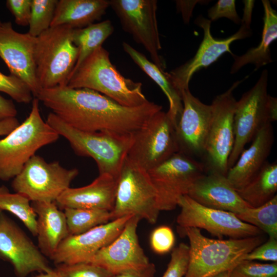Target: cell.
Wrapping results in <instances>:
<instances>
[{
	"label": "cell",
	"instance_id": "27",
	"mask_svg": "<svg viewBox=\"0 0 277 277\" xmlns=\"http://www.w3.org/2000/svg\"><path fill=\"white\" fill-rule=\"evenodd\" d=\"M122 45L125 52L160 87L167 96L169 104L167 112L176 127L183 111V102L181 94L168 78L167 72L161 70L144 54L128 43L123 42Z\"/></svg>",
	"mask_w": 277,
	"mask_h": 277
},
{
	"label": "cell",
	"instance_id": "38",
	"mask_svg": "<svg viewBox=\"0 0 277 277\" xmlns=\"http://www.w3.org/2000/svg\"><path fill=\"white\" fill-rule=\"evenodd\" d=\"M150 241L153 251L157 254H163L172 249L175 243V236L170 227L163 225L153 230Z\"/></svg>",
	"mask_w": 277,
	"mask_h": 277
},
{
	"label": "cell",
	"instance_id": "37",
	"mask_svg": "<svg viewBox=\"0 0 277 277\" xmlns=\"http://www.w3.org/2000/svg\"><path fill=\"white\" fill-rule=\"evenodd\" d=\"M189 262V247L182 243L173 249L170 262L162 277H184Z\"/></svg>",
	"mask_w": 277,
	"mask_h": 277
},
{
	"label": "cell",
	"instance_id": "12",
	"mask_svg": "<svg viewBox=\"0 0 277 277\" xmlns=\"http://www.w3.org/2000/svg\"><path fill=\"white\" fill-rule=\"evenodd\" d=\"M148 172L160 210L170 211L176 207L182 196L188 194L205 170L201 161L178 152Z\"/></svg>",
	"mask_w": 277,
	"mask_h": 277
},
{
	"label": "cell",
	"instance_id": "5",
	"mask_svg": "<svg viewBox=\"0 0 277 277\" xmlns=\"http://www.w3.org/2000/svg\"><path fill=\"white\" fill-rule=\"evenodd\" d=\"M39 100L32 101L26 120L0 140V180L14 179L43 147L56 142L59 134L42 117Z\"/></svg>",
	"mask_w": 277,
	"mask_h": 277
},
{
	"label": "cell",
	"instance_id": "23",
	"mask_svg": "<svg viewBox=\"0 0 277 277\" xmlns=\"http://www.w3.org/2000/svg\"><path fill=\"white\" fill-rule=\"evenodd\" d=\"M274 141L272 124L264 126L252 140L250 146L244 149L226 177L236 190L247 184L267 162Z\"/></svg>",
	"mask_w": 277,
	"mask_h": 277
},
{
	"label": "cell",
	"instance_id": "42",
	"mask_svg": "<svg viewBox=\"0 0 277 277\" xmlns=\"http://www.w3.org/2000/svg\"><path fill=\"white\" fill-rule=\"evenodd\" d=\"M208 1H175L176 8L181 13L185 24L189 23L193 10L197 4H205Z\"/></svg>",
	"mask_w": 277,
	"mask_h": 277
},
{
	"label": "cell",
	"instance_id": "21",
	"mask_svg": "<svg viewBox=\"0 0 277 277\" xmlns=\"http://www.w3.org/2000/svg\"><path fill=\"white\" fill-rule=\"evenodd\" d=\"M207 207L239 214L251 207L240 196L226 175L205 173L193 183L188 194Z\"/></svg>",
	"mask_w": 277,
	"mask_h": 277
},
{
	"label": "cell",
	"instance_id": "28",
	"mask_svg": "<svg viewBox=\"0 0 277 277\" xmlns=\"http://www.w3.org/2000/svg\"><path fill=\"white\" fill-rule=\"evenodd\" d=\"M236 191L252 207H258L270 201L276 195V162H267L247 184Z\"/></svg>",
	"mask_w": 277,
	"mask_h": 277
},
{
	"label": "cell",
	"instance_id": "35",
	"mask_svg": "<svg viewBox=\"0 0 277 277\" xmlns=\"http://www.w3.org/2000/svg\"><path fill=\"white\" fill-rule=\"evenodd\" d=\"M0 91L7 94L17 103L28 104L33 94L27 85L16 76L0 72Z\"/></svg>",
	"mask_w": 277,
	"mask_h": 277
},
{
	"label": "cell",
	"instance_id": "10",
	"mask_svg": "<svg viewBox=\"0 0 277 277\" xmlns=\"http://www.w3.org/2000/svg\"><path fill=\"white\" fill-rule=\"evenodd\" d=\"M78 172L76 168L67 169L58 162H47L35 154L13 179L11 186L31 202H55Z\"/></svg>",
	"mask_w": 277,
	"mask_h": 277
},
{
	"label": "cell",
	"instance_id": "16",
	"mask_svg": "<svg viewBox=\"0 0 277 277\" xmlns=\"http://www.w3.org/2000/svg\"><path fill=\"white\" fill-rule=\"evenodd\" d=\"M211 22L202 15L196 18L194 24L203 29L204 36L195 54L185 63L167 72L168 78L181 95L183 90L189 89L190 81L196 72L207 68L225 53L232 55L230 50L232 43L249 37L252 34L251 29L241 26L232 35L225 38H215L211 33Z\"/></svg>",
	"mask_w": 277,
	"mask_h": 277
},
{
	"label": "cell",
	"instance_id": "2",
	"mask_svg": "<svg viewBox=\"0 0 277 277\" xmlns=\"http://www.w3.org/2000/svg\"><path fill=\"white\" fill-rule=\"evenodd\" d=\"M178 230L189 241V262L184 277H212L230 270L264 240L261 235L241 239H212L204 236L197 228L178 227Z\"/></svg>",
	"mask_w": 277,
	"mask_h": 277
},
{
	"label": "cell",
	"instance_id": "49",
	"mask_svg": "<svg viewBox=\"0 0 277 277\" xmlns=\"http://www.w3.org/2000/svg\"><path fill=\"white\" fill-rule=\"evenodd\" d=\"M2 22H1V21H0V26H1V25H2Z\"/></svg>",
	"mask_w": 277,
	"mask_h": 277
},
{
	"label": "cell",
	"instance_id": "40",
	"mask_svg": "<svg viewBox=\"0 0 277 277\" xmlns=\"http://www.w3.org/2000/svg\"><path fill=\"white\" fill-rule=\"evenodd\" d=\"M255 260L277 262V239L269 238L267 241L246 254L243 259V261Z\"/></svg>",
	"mask_w": 277,
	"mask_h": 277
},
{
	"label": "cell",
	"instance_id": "11",
	"mask_svg": "<svg viewBox=\"0 0 277 277\" xmlns=\"http://www.w3.org/2000/svg\"><path fill=\"white\" fill-rule=\"evenodd\" d=\"M179 151L175 127L161 110L133 133L127 156L148 171Z\"/></svg>",
	"mask_w": 277,
	"mask_h": 277
},
{
	"label": "cell",
	"instance_id": "48",
	"mask_svg": "<svg viewBox=\"0 0 277 277\" xmlns=\"http://www.w3.org/2000/svg\"><path fill=\"white\" fill-rule=\"evenodd\" d=\"M230 270L222 272L212 277H230Z\"/></svg>",
	"mask_w": 277,
	"mask_h": 277
},
{
	"label": "cell",
	"instance_id": "29",
	"mask_svg": "<svg viewBox=\"0 0 277 277\" xmlns=\"http://www.w3.org/2000/svg\"><path fill=\"white\" fill-rule=\"evenodd\" d=\"M113 31L114 27L110 20L93 23L83 28L74 29L73 42L78 48V55L70 76L86 58L96 49L102 46L104 41Z\"/></svg>",
	"mask_w": 277,
	"mask_h": 277
},
{
	"label": "cell",
	"instance_id": "13",
	"mask_svg": "<svg viewBox=\"0 0 277 277\" xmlns=\"http://www.w3.org/2000/svg\"><path fill=\"white\" fill-rule=\"evenodd\" d=\"M109 2L123 30L143 46L152 62L164 71L165 63L159 54L162 47L156 19L157 1L110 0Z\"/></svg>",
	"mask_w": 277,
	"mask_h": 277
},
{
	"label": "cell",
	"instance_id": "25",
	"mask_svg": "<svg viewBox=\"0 0 277 277\" xmlns=\"http://www.w3.org/2000/svg\"><path fill=\"white\" fill-rule=\"evenodd\" d=\"M108 7L107 0H58L50 27L85 28L100 20Z\"/></svg>",
	"mask_w": 277,
	"mask_h": 277
},
{
	"label": "cell",
	"instance_id": "26",
	"mask_svg": "<svg viewBox=\"0 0 277 277\" xmlns=\"http://www.w3.org/2000/svg\"><path fill=\"white\" fill-rule=\"evenodd\" d=\"M264 8L263 29L259 45L250 48L241 55H231L234 62L230 73L234 74L243 67L248 64L255 66L254 71L272 62L270 46L277 38V13L272 8L270 1H262Z\"/></svg>",
	"mask_w": 277,
	"mask_h": 277
},
{
	"label": "cell",
	"instance_id": "33",
	"mask_svg": "<svg viewBox=\"0 0 277 277\" xmlns=\"http://www.w3.org/2000/svg\"><path fill=\"white\" fill-rule=\"evenodd\" d=\"M58 0H32L28 33L36 37L50 27Z\"/></svg>",
	"mask_w": 277,
	"mask_h": 277
},
{
	"label": "cell",
	"instance_id": "14",
	"mask_svg": "<svg viewBox=\"0 0 277 277\" xmlns=\"http://www.w3.org/2000/svg\"><path fill=\"white\" fill-rule=\"evenodd\" d=\"M177 206L181 211L176 219L178 227L204 229L221 239H241L262 234L257 227L240 220L235 214L204 206L188 195L182 196Z\"/></svg>",
	"mask_w": 277,
	"mask_h": 277
},
{
	"label": "cell",
	"instance_id": "44",
	"mask_svg": "<svg viewBox=\"0 0 277 277\" xmlns=\"http://www.w3.org/2000/svg\"><path fill=\"white\" fill-rule=\"evenodd\" d=\"M17 110L11 100L4 98L0 94V121L11 117H15Z\"/></svg>",
	"mask_w": 277,
	"mask_h": 277
},
{
	"label": "cell",
	"instance_id": "47",
	"mask_svg": "<svg viewBox=\"0 0 277 277\" xmlns=\"http://www.w3.org/2000/svg\"><path fill=\"white\" fill-rule=\"evenodd\" d=\"M33 277H60V276L55 269H53L52 270L49 272H41L38 274Z\"/></svg>",
	"mask_w": 277,
	"mask_h": 277
},
{
	"label": "cell",
	"instance_id": "9",
	"mask_svg": "<svg viewBox=\"0 0 277 277\" xmlns=\"http://www.w3.org/2000/svg\"><path fill=\"white\" fill-rule=\"evenodd\" d=\"M248 77L235 82L212 101V113L202 163L205 173L226 175L234 142V114L236 100L233 92Z\"/></svg>",
	"mask_w": 277,
	"mask_h": 277
},
{
	"label": "cell",
	"instance_id": "43",
	"mask_svg": "<svg viewBox=\"0 0 277 277\" xmlns=\"http://www.w3.org/2000/svg\"><path fill=\"white\" fill-rule=\"evenodd\" d=\"M156 272L155 265L151 263L140 269H132L113 274L111 277H154Z\"/></svg>",
	"mask_w": 277,
	"mask_h": 277
},
{
	"label": "cell",
	"instance_id": "15",
	"mask_svg": "<svg viewBox=\"0 0 277 277\" xmlns=\"http://www.w3.org/2000/svg\"><path fill=\"white\" fill-rule=\"evenodd\" d=\"M0 259L11 264L17 277L53 269L38 247L3 211H0Z\"/></svg>",
	"mask_w": 277,
	"mask_h": 277
},
{
	"label": "cell",
	"instance_id": "18",
	"mask_svg": "<svg viewBox=\"0 0 277 277\" xmlns=\"http://www.w3.org/2000/svg\"><path fill=\"white\" fill-rule=\"evenodd\" d=\"M181 97L183 109L175 127L179 152L198 160L204 155L212 106L202 103L189 89L183 90Z\"/></svg>",
	"mask_w": 277,
	"mask_h": 277
},
{
	"label": "cell",
	"instance_id": "30",
	"mask_svg": "<svg viewBox=\"0 0 277 277\" xmlns=\"http://www.w3.org/2000/svg\"><path fill=\"white\" fill-rule=\"evenodd\" d=\"M8 211L19 219L31 233L37 235V216L31 201L18 193L10 192L7 187L0 186V211Z\"/></svg>",
	"mask_w": 277,
	"mask_h": 277
},
{
	"label": "cell",
	"instance_id": "4",
	"mask_svg": "<svg viewBox=\"0 0 277 277\" xmlns=\"http://www.w3.org/2000/svg\"><path fill=\"white\" fill-rule=\"evenodd\" d=\"M46 122L68 141L76 155L93 159L99 174H108L118 179L132 144L133 134L78 130L52 112L48 115Z\"/></svg>",
	"mask_w": 277,
	"mask_h": 277
},
{
	"label": "cell",
	"instance_id": "41",
	"mask_svg": "<svg viewBox=\"0 0 277 277\" xmlns=\"http://www.w3.org/2000/svg\"><path fill=\"white\" fill-rule=\"evenodd\" d=\"M32 0H7V8L14 17L15 23L19 26L29 25Z\"/></svg>",
	"mask_w": 277,
	"mask_h": 277
},
{
	"label": "cell",
	"instance_id": "39",
	"mask_svg": "<svg viewBox=\"0 0 277 277\" xmlns=\"http://www.w3.org/2000/svg\"><path fill=\"white\" fill-rule=\"evenodd\" d=\"M209 19L211 22L226 17L236 24H241V19L235 7L234 0H219L208 11Z\"/></svg>",
	"mask_w": 277,
	"mask_h": 277
},
{
	"label": "cell",
	"instance_id": "22",
	"mask_svg": "<svg viewBox=\"0 0 277 277\" xmlns=\"http://www.w3.org/2000/svg\"><path fill=\"white\" fill-rule=\"evenodd\" d=\"M117 179L108 174H99L90 184L65 190L55 202L61 209L66 208L105 210L113 208Z\"/></svg>",
	"mask_w": 277,
	"mask_h": 277
},
{
	"label": "cell",
	"instance_id": "17",
	"mask_svg": "<svg viewBox=\"0 0 277 277\" xmlns=\"http://www.w3.org/2000/svg\"><path fill=\"white\" fill-rule=\"evenodd\" d=\"M35 43L36 37L28 32L16 31L11 22L2 23L0 26V57L10 74L24 82L35 97L42 89L36 76Z\"/></svg>",
	"mask_w": 277,
	"mask_h": 277
},
{
	"label": "cell",
	"instance_id": "1",
	"mask_svg": "<svg viewBox=\"0 0 277 277\" xmlns=\"http://www.w3.org/2000/svg\"><path fill=\"white\" fill-rule=\"evenodd\" d=\"M36 97L66 124L86 132L133 134L162 109L149 101L137 107L124 106L94 90L66 85L42 89Z\"/></svg>",
	"mask_w": 277,
	"mask_h": 277
},
{
	"label": "cell",
	"instance_id": "45",
	"mask_svg": "<svg viewBox=\"0 0 277 277\" xmlns=\"http://www.w3.org/2000/svg\"><path fill=\"white\" fill-rule=\"evenodd\" d=\"M254 1L244 0L243 15L241 21V26L248 29H251L250 25L252 20V13L254 5Z\"/></svg>",
	"mask_w": 277,
	"mask_h": 277
},
{
	"label": "cell",
	"instance_id": "19",
	"mask_svg": "<svg viewBox=\"0 0 277 277\" xmlns=\"http://www.w3.org/2000/svg\"><path fill=\"white\" fill-rule=\"evenodd\" d=\"M132 216L111 220L82 234L68 235L50 259L56 265L90 263L98 251L118 235Z\"/></svg>",
	"mask_w": 277,
	"mask_h": 277
},
{
	"label": "cell",
	"instance_id": "20",
	"mask_svg": "<svg viewBox=\"0 0 277 277\" xmlns=\"http://www.w3.org/2000/svg\"><path fill=\"white\" fill-rule=\"evenodd\" d=\"M140 220L138 217L132 216L118 235L98 251L90 263L112 274L147 266L150 262L140 244L137 234Z\"/></svg>",
	"mask_w": 277,
	"mask_h": 277
},
{
	"label": "cell",
	"instance_id": "32",
	"mask_svg": "<svg viewBox=\"0 0 277 277\" xmlns=\"http://www.w3.org/2000/svg\"><path fill=\"white\" fill-rule=\"evenodd\" d=\"M241 221L253 225L269 238L277 239V195L258 207H249L235 214Z\"/></svg>",
	"mask_w": 277,
	"mask_h": 277
},
{
	"label": "cell",
	"instance_id": "3",
	"mask_svg": "<svg viewBox=\"0 0 277 277\" xmlns=\"http://www.w3.org/2000/svg\"><path fill=\"white\" fill-rule=\"evenodd\" d=\"M66 86L94 90L126 107L139 106L148 101L142 91V84L123 76L102 46L84 60Z\"/></svg>",
	"mask_w": 277,
	"mask_h": 277
},
{
	"label": "cell",
	"instance_id": "46",
	"mask_svg": "<svg viewBox=\"0 0 277 277\" xmlns=\"http://www.w3.org/2000/svg\"><path fill=\"white\" fill-rule=\"evenodd\" d=\"M19 124V121L15 117L0 121V136L8 135Z\"/></svg>",
	"mask_w": 277,
	"mask_h": 277
},
{
	"label": "cell",
	"instance_id": "31",
	"mask_svg": "<svg viewBox=\"0 0 277 277\" xmlns=\"http://www.w3.org/2000/svg\"><path fill=\"white\" fill-rule=\"evenodd\" d=\"M64 210L69 235L82 234L111 221L107 210L72 208Z\"/></svg>",
	"mask_w": 277,
	"mask_h": 277
},
{
	"label": "cell",
	"instance_id": "7",
	"mask_svg": "<svg viewBox=\"0 0 277 277\" xmlns=\"http://www.w3.org/2000/svg\"><path fill=\"white\" fill-rule=\"evenodd\" d=\"M268 72L264 69L255 84L236 101L234 114V142L228 162V170L245 145L265 125L277 119V99L267 92Z\"/></svg>",
	"mask_w": 277,
	"mask_h": 277
},
{
	"label": "cell",
	"instance_id": "6",
	"mask_svg": "<svg viewBox=\"0 0 277 277\" xmlns=\"http://www.w3.org/2000/svg\"><path fill=\"white\" fill-rule=\"evenodd\" d=\"M74 29L68 25L51 27L36 37L34 60L42 89L67 85L78 55L73 42Z\"/></svg>",
	"mask_w": 277,
	"mask_h": 277
},
{
	"label": "cell",
	"instance_id": "34",
	"mask_svg": "<svg viewBox=\"0 0 277 277\" xmlns=\"http://www.w3.org/2000/svg\"><path fill=\"white\" fill-rule=\"evenodd\" d=\"M230 277H277V262L242 261L230 270Z\"/></svg>",
	"mask_w": 277,
	"mask_h": 277
},
{
	"label": "cell",
	"instance_id": "36",
	"mask_svg": "<svg viewBox=\"0 0 277 277\" xmlns=\"http://www.w3.org/2000/svg\"><path fill=\"white\" fill-rule=\"evenodd\" d=\"M55 270L60 277H111L113 274L91 263L56 265Z\"/></svg>",
	"mask_w": 277,
	"mask_h": 277
},
{
	"label": "cell",
	"instance_id": "24",
	"mask_svg": "<svg viewBox=\"0 0 277 277\" xmlns=\"http://www.w3.org/2000/svg\"><path fill=\"white\" fill-rule=\"evenodd\" d=\"M31 205L37 216V247L50 259L69 235L65 213L55 202H31Z\"/></svg>",
	"mask_w": 277,
	"mask_h": 277
},
{
	"label": "cell",
	"instance_id": "8",
	"mask_svg": "<svg viewBox=\"0 0 277 277\" xmlns=\"http://www.w3.org/2000/svg\"><path fill=\"white\" fill-rule=\"evenodd\" d=\"M160 211L148 171L127 156L117 179L111 220L134 215L153 224Z\"/></svg>",
	"mask_w": 277,
	"mask_h": 277
}]
</instances>
